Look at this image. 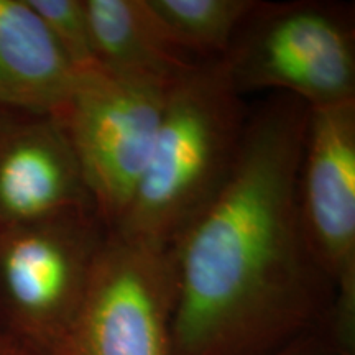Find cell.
<instances>
[{
	"mask_svg": "<svg viewBox=\"0 0 355 355\" xmlns=\"http://www.w3.org/2000/svg\"><path fill=\"white\" fill-rule=\"evenodd\" d=\"M308 115L286 94L248 114L232 175L173 248L171 355H272L329 324L334 288L298 207Z\"/></svg>",
	"mask_w": 355,
	"mask_h": 355,
	"instance_id": "1",
	"label": "cell"
},
{
	"mask_svg": "<svg viewBox=\"0 0 355 355\" xmlns=\"http://www.w3.org/2000/svg\"><path fill=\"white\" fill-rule=\"evenodd\" d=\"M74 71L26 0H0V110L58 112Z\"/></svg>",
	"mask_w": 355,
	"mask_h": 355,
	"instance_id": "9",
	"label": "cell"
},
{
	"mask_svg": "<svg viewBox=\"0 0 355 355\" xmlns=\"http://www.w3.org/2000/svg\"><path fill=\"white\" fill-rule=\"evenodd\" d=\"M96 211L55 112L0 110V227Z\"/></svg>",
	"mask_w": 355,
	"mask_h": 355,
	"instance_id": "8",
	"label": "cell"
},
{
	"mask_svg": "<svg viewBox=\"0 0 355 355\" xmlns=\"http://www.w3.org/2000/svg\"><path fill=\"white\" fill-rule=\"evenodd\" d=\"M74 73L96 68L84 0H26Z\"/></svg>",
	"mask_w": 355,
	"mask_h": 355,
	"instance_id": "12",
	"label": "cell"
},
{
	"mask_svg": "<svg viewBox=\"0 0 355 355\" xmlns=\"http://www.w3.org/2000/svg\"><path fill=\"white\" fill-rule=\"evenodd\" d=\"M298 207L314 259L334 288L327 331L355 355V101L309 109Z\"/></svg>",
	"mask_w": 355,
	"mask_h": 355,
	"instance_id": "7",
	"label": "cell"
},
{
	"mask_svg": "<svg viewBox=\"0 0 355 355\" xmlns=\"http://www.w3.org/2000/svg\"><path fill=\"white\" fill-rule=\"evenodd\" d=\"M222 61L241 96L270 91L309 109L355 101L354 8L259 0Z\"/></svg>",
	"mask_w": 355,
	"mask_h": 355,
	"instance_id": "3",
	"label": "cell"
},
{
	"mask_svg": "<svg viewBox=\"0 0 355 355\" xmlns=\"http://www.w3.org/2000/svg\"><path fill=\"white\" fill-rule=\"evenodd\" d=\"M272 355H350L344 349L339 347V344L332 339V336L324 329L309 332L300 339L293 340L291 344L279 349L278 352Z\"/></svg>",
	"mask_w": 355,
	"mask_h": 355,
	"instance_id": "13",
	"label": "cell"
},
{
	"mask_svg": "<svg viewBox=\"0 0 355 355\" xmlns=\"http://www.w3.org/2000/svg\"><path fill=\"white\" fill-rule=\"evenodd\" d=\"M173 250L110 230L76 316L50 355H171Z\"/></svg>",
	"mask_w": 355,
	"mask_h": 355,
	"instance_id": "6",
	"label": "cell"
},
{
	"mask_svg": "<svg viewBox=\"0 0 355 355\" xmlns=\"http://www.w3.org/2000/svg\"><path fill=\"white\" fill-rule=\"evenodd\" d=\"M171 83L96 66L74 73L56 112L109 230L125 216L148 165Z\"/></svg>",
	"mask_w": 355,
	"mask_h": 355,
	"instance_id": "5",
	"label": "cell"
},
{
	"mask_svg": "<svg viewBox=\"0 0 355 355\" xmlns=\"http://www.w3.org/2000/svg\"><path fill=\"white\" fill-rule=\"evenodd\" d=\"M0 355H37L0 332Z\"/></svg>",
	"mask_w": 355,
	"mask_h": 355,
	"instance_id": "14",
	"label": "cell"
},
{
	"mask_svg": "<svg viewBox=\"0 0 355 355\" xmlns=\"http://www.w3.org/2000/svg\"><path fill=\"white\" fill-rule=\"evenodd\" d=\"M247 121L222 58L191 64L168 87L148 165L114 232L173 250L232 175Z\"/></svg>",
	"mask_w": 355,
	"mask_h": 355,
	"instance_id": "2",
	"label": "cell"
},
{
	"mask_svg": "<svg viewBox=\"0 0 355 355\" xmlns=\"http://www.w3.org/2000/svg\"><path fill=\"white\" fill-rule=\"evenodd\" d=\"M171 44L191 60L227 55L259 0H146Z\"/></svg>",
	"mask_w": 355,
	"mask_h": 355,
	"instance_id": "11",
	"label": "cell"
},
{
	"mask_svg": "<svg viewBox=\"0 0 355 355\" xmlns=\"http://www.w3.org/2000/svg\"><path fill=\"white\" fill-rule=\"evenodd\" d=\"M109 232L97 211L0 227V332L50 355L76 316Z\"/></svg>",
	"mask_w": 355,
	"mask_h": 355,
	"instance_id": "4",
	"label": "cell"
},
{
	"mask_svg": "<svg viewBox=\"0 0 355 355\" xmlns=\"http://www.w3.org/2000/svg\"><path fill=\"white\" fill-rule=\"evenodd\" d=\"M97 64L110 73L171 83L199 60L171 44L146 0H84Z\"/></svg>",
	"mask_w": 355,
	"mask_h": 355,
	"instance_id": "10",
	"label": "cell"
}]
</instances>
